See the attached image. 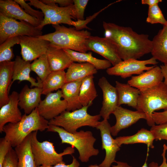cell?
Masks as SVG:
<instances>
[{"label":"cell","mask_w":167,"mask_h":167,"mask_svg":"<svg viewBox=\"0 0 167 167\" xmlns=\"http://www.w3.org/2000/svg\"><path fill=\"white\" fill-rule=\"evenodd\" d=\"M103 26L105 37L114 45L123 60L137 59L151 52L152 42L148 35L139 34L130 27L105 21Z\"/></svg>","instance_id":"cell-1"},{"label":"cell","mask_w":167,"mask_h":167,"mask_svg":"<svg viewBox=\"0 0 167 167\" xmlns=\"http://www.w3.org/2000/svg\"><path fill=\"white\" fill-rule=\"evenodd\" d=\"M54 32L42 35L39 38L49 42V46L58 49H69L86 53L87 40L91 36L87 30L78 31L75 28H67L59 24L52 25Z\"/></svg>","instance_id":"cell-2"},{"label":"cell","mask_w":167,"mask_h":167,"mask_svg":"<svg viewBox=\"0 0 167 167\" xmlns=\"http://www.w3.org/2000/svg\"><path fill=\"white\" fill-rule=\"evenodd\" d=\"M49 122L40 115L36 108L29 114L23 115L19 122L6 124L3 130L5 133L4 138L11 143L12 147H15L33 132L43 131L47 129Z\"/></svg>","instance_id":"cell-3"},{"label":"cell","mask_w":167,"mask_h":167,"mask_svg":"<svg viewBox=\"0 0 167 167\" xmlns=\"http://www.w3.org/2000/svg\"><path fill=\"white\" fill-rule=\"evenodd\" d=\"M47 131L57 133L61 143L68 144L75 147L79 154V159L82 162H88L90 157L99 153V150L94 147L96 139L91 131L80 130L71 133L62 127L51 125H49Z\"/></svg>","instance_id":"cell-4"},{"label":"cell","mask_w":167,"mask_h":167,"mask_svg":"<svg viewBox=\"0 0 167 167\" xmlns=\"http://www.w3.org/2000/svg\"><path fill=\"white\" fill-rule=\"evenodd\" d=\"M161 109L167 111V85L163 82L140 92L136 109L145 113L147 123L151 127L155 125L152 117L153 113Z\"/></svg>","instance_id":"cell-5"},{"label":"cell","mask_w":167,"mask_h":167,"mask_svg":"<svg viewBox=\"0 0 167 167\" xmlns=\"http://www.w3.org/2000/svg\"><path fill=\"white\" fill-rule=\"evenodd\" d=\"M89 105L73 111H64L54 118L49 121V124L61 127L67 131L74 133L80 127L89 126L96 128L101 119L99 114L92 115L87 112Z\"/></svg>","instance_id":"cell-6"},{"label":"cell","mask_w":167,"mask_h":167,"mask_svg":"<svg viewBox=\"0 0 167 167\" xmlns=\"http://www.w3.org/2000/svg\"><path fill=\"white\" fill-rule=\"evenodd\" d=\"M38 131L31 133V146L36 167L40 166H52L64 163L63 156L71 155L75 152L74 147H68L59 153L55 151L54 143L45 140L39 142L37 138Z\"/></svg>","instance_id":"cell-7"},{"label":"cell","mask_w":167,"mask_h":167,"mask_svg":"<svg viewBox=\"0 0 167 167\" xmlns=\"http://www.w3.org/2000/svg\"><path fill=\"white\" fill-rule=\"evenodd\" d=\"M41 30L24 21H18L7 17L0 13V44L7 39L24 36L38 37Z\"/></svg>","instance_id":"cell-8"},{"label":"cell","mask_w":167,"mask_h":167,"mask_svg":"<svg viewBox=\"0 0 167 167\" xmlns=\"http://www.w3.org/2000/svg\"><path fill=\"white\" fill-rule=\"evenodd\" d=\"M158 63L153 57L144 60L130 59L122 60L116 65L106 70L107 74L110 75L120 76L123 79L131 76L133 75H139L145 71H148L155 66H147V65H156Z\"/></svg>","instance_id":"cell-9"},{"label":"cell","mask_w":167,"mask_h":167,"mask_svg":"<svg viewBox=\"0 0 167 167\" xmlns=\"http://www.w3.org/2000/svg\"><path fill=\"white\" fill-rule=\"evenodd\" d=\"M62 98V92L59 90L46 95L37 107L40 115L49 121L66 110L67 103Z\"/></svg>","instance_id":"cell-10"},{"label":"cell","mask_w":167,"mask_h":167,"mask_svg":"<svg viewBox=\"0 0 167 167\" xmlns=\"http://www.w3.org/2000/svg\"><path fill=\"white\" fill-rule=\"evenodd\" d=\"M111 126L108 120L100 122L96 128L100 130L102 140V148L105 152L104 159L99 165L100 167H110L112 164L116 162L115 158L120 147L111 136Z\"/></svg>","instance_id":"cell-11"},{"label":"cell","mask_w":167,"mask_h":167,"mask_svg":"<svg viewBox=\"0 0 167 167\" xmlns=\"http://www.w3.org/2000/svg\"><path fill=\"white\" fill-rule=\"evenodd\" d=\"M86 45L88 50L101 55L114 66L122 61L114 45L107 38L90 36L87 40Z\"/></svg>","instance_id":"cell-12"},{"label":"cell","mask_w":167,"mask_h":167,"mask_svg":"<svg viewBox=\"0 0 167 167\" xmlns=\"http://www.w3.org/2000/svg\"><path fill=\"white\" fill-rule=\"evenodd\" d=\"M21 54L24 60L30 62L46 54L49 42L39 37L24 36H19Z\"/></svg>","instance_id":"cell-13"},{"label":"cell","mask_w":167,"mask_h":167,"mask_svg":"<svg viewBox=\"0 0 167 167\" xmlns=\"http://www.w3.org/2000/svg\"><path fill=\"white\" fill-rule=\"evenodd\" d=\"M98 85L103 93L102 106L99 114L103 119L108 120L110 115L118 106L117 91L116 87L111 84L104 76L99 79Z\"/></svg>","instance_id":"cell-14"},{"label":"cell","mask_w":167,"mask_h":167,"mask_svg":"<svg viewBox=\"0 0 167 167\" xmlns=\"http://www.w3.org/2000/svg\"><path fill=\"white\" fill-rule=\"evenodd\" d=\"M113 114L115 117L116 122L111 127L110 131L111 135L114 136L117 135L122 130L131 126L140 119H146V115L142 111H133L121 106H118Z\"/></svg>","instance_id":"cell-15"},{"label":"cell","mask_w":167,"mask_h":167,"mask_svg":"<svg viewBox=\"0 0 167 167\" xmlns=\"http://www.w3.org/2000/svg\"><path fill=\"white\" fill-rule=\"evenodd\" d=\"M163 79L160 67L155 65L150 70L132 76L127 83L141 92L159 84L163 82Z\"/></svg>","instance_id":"cell-16"},{"label":"cell","mask_w":167,"mask_h":167,"mask_svg":"<svg viewBox=\"0 0 167 167\" xmlns=\"http://www.w3.org/2000/svg\"><path fill=\"white\" fill-rule=\"evenodd\" d=\"M0 13L8 18L26 22L35 27L38 26L41 22L27 13L14 0H0Z\"/></svg>","instance_id":"cell-17"},{"label":"cell","mask_w":167,"mask_h":167,"mask_svg":"<svg viewBox=\"0 0 167 167\" xmlns=\"http://www.w3.org/2000/svg\"><path fill=\"white\" fill-rule=\"evenodd\" d=\"M19 93L13 91L9 95L8 102L3 105L0 109V132H3L4 126L8 123H14L22 119V115L18 108Z\"/></svg>","instance_id":"cell-18"},{"label":"cell","mask_w":167,"mask_h":167,"mask_svg":"<svg viewBox=\"0 0 167 167\" xmlns=\"http://www.w3.org/2000/svg\"><path fill=\"white\" fill-rule=\"evenodd\" d=\"M42 94L41 88H30L26 84L19 94V106L25 114H28L37 108L41 102Z\"/></svg>","instance_id":"cell-19"},{"label":"cell","mask_w":167,"mask_h":167,"mask_svg":"<svg viewBox=\"0 0 167 167\" xmlns=\"http://www.w3.org/2000/svg\"><path fill=\"white\" fill-rule=\"evenodd\" d=\"M14 67L12 80L9 88V91L13 83L15 80L21 82L27 81L31 84V87H33L42 88V82L38 77L36 79L30 76V73L31 70L30 62L26 61L19 56H17L15 58Z\"/></svg>","instance_id":"cell-20"},{"label":"cell","mask_w":167,"mask_h":167,"mask_svg":"<svg viewBox=\"0 0 167 167\" xmlns=\"http://www.w3.org/2000/svg\"><path fill=\"white\" fill-rule=\"evenodd\" d=\"M15 61L0 63V107L9 100V88L12 80Z\"/></svg>","instance_id":"cell-21"},{"label":"cell","mask_w":167,"mask_h":167,"mask_svg":"<svg viewBox=\"0 0 167 167\" xmlns=\"http://www.w3.org/2000/svg\"><path fill=\"white\" fill-rule=\"evenodd\" d=\"M82 80L66 82L61 88L62 98L67 103L66 110L73 111L83 107L79 100L80 88Z\"/></svg>","instance_id":"cell-22"},{"label":"cell","mask_w":167,"mask_h":167,"mask_svg":"<svg viewBox=\"0 0 167 167\" xmlns=\"http://www.w3.org/2000/svg\"><path fill=\"white\" fill-rule=\"evenodd\" d=\"M46 54L51 71H64L74 62L63 49L49 46Z\"/></svg>","instance_id":"cell-23"},{"label":"cell","mask_w":167,"mask_h":167,"mask_svg":"<svg viewBox=\"0 0 167 167\" xmlns=\"http://www.w3.org/2000/svg\"><path fill=\"white\" fill-rule=\"evenodd\" d=\"M151 53L152 57L164 64L167 65V20L162 29L152 40Z\"/></svg>","instance_id":"cell-24"},{"label":"cell","mask_w":167,"mask_h":167,"mask_svg":"<svg viewBox=\"0 0 167 167\" xmlns=\"http://www.w3.org/2000/svg\"><path fill=\"white\" fill-rule=\"evenodd\" d=\"M115 87L118 95V106L126 104L136 109L140 91L128 83H122L118 81L115 82Z\"/></svg>","instance_id":"cell-25"},{"label":"cell","mask_w":167,"mask_h":167,"mask_svg":"<svg viewBox=\"0 0 167 167\" xmlns=\"http://www.w3.org/2000/svg\"><path fill=\"white\" fill-rule=\"evenodd\" d=\"M97 72V70L90 63L74 62L68 68L66 72V83L83 79Z\"/></svg>","instance_id":"cell-26"},{"label":"cell","mask_w":167,"mask_h":167,"mask_svg":"<svg viewBox=\"0 0 167 167\" xmlns=\"http://www.w3.org/2000/svg\"><path fill=\"white\" fill-rule=\"evenodd\" d=\"M31 133L15 147L18 158L17 167H36L31 146Z\"/></svg>","instance_id":"cell-27"},{"label":"cell","mask_w":167,"mask_h":167,"mask_svg":"<svg viewBox=\"0 0 167 167\" xmlns=\"http://www.w3.org/2000/svg\"><path fill=\"white\" fill-rule=\"evenodd\" d=\"M116 142L120 147L123 144L143 143L147 144L148 147L154 148V136L150 131L142 128L135 134L130 136H119L115 139Z\"/></svg>","instance_id":"cell-28"},{"label":"cell","mask_w":167,"mask_h":167,"mask_svg":"<svg viewBox=\"0 0 167 167\" xmlns=\"http://www.w3.org/2000/svg\"><path fill=\"white\" fill-rule=\"evenodd\" d=\"M64 50L70 57L73 62H87L93 65L97 70H104L110 67L111 63L107 60L100 59L93 57L91 52L82 53L69 49Z\"/></svg>","instance_id":"cell-29"},{"label":"cell","mask_w":167,"mask_h":167,"mask_svg":"<svg viewBox=\"0 0 167 167\" xmlns=\"http://www.w3.org/2000/svg\"><path fill=\"white\" fill-rule=\"evenodd\" d=\"M93 75L88 76L82 80L80 88L79 100L83 106H91L97 96Z\"/></svg>","instance_id":"cell-30"},{"label":"cell","mask_w":167,"mask_h":167,"mask_svg":"<svg viewBox=\"0 0 167 167\" xmlns=\"http://www.w3.org/2000/svg\"><path fill=\"white\" fill-rule=\"evenodd\" d=\"M66 83V72L64 70L52 71L42 82V94L46 95L61 89Z\"/></svg>","instance_id":"cell-31"},{"label":"cell","mask_w":167,"mask_h":167,"mask_svg":"<svg viewBox=\"0 0 167 167\" xmlns=\"http://www.w3.org/2000/svg\"><path fill=\"white\" fill-rule=\"evenodd\" d=\"M72 19H76L75 11L74 5H71L67 10L58 13L45 22H41L37 27L42 30L45 25L49 24H64L74 26V21Z\"/></svg>","instance_id":"cell-32"},{"label":"cell","mask_w":167,"mask_h":167,"mask_svg":"<svg viewBox=\"0 0 167 167\" xmlns=\"http://www.w3.org/2000/svg\"><path fill=\"white\" fill-rule=\"evenodd\" d=\"M28 1H29L28 3L29 5L41 10L44 15V19L42 22H45L56 14L67 10L71 6L64 7H59L55 4H46L40 0Z\"/></svg>","instance_id":"cell-33"},{"label":"cell","mask_w":167,"mask_h":167,"mask_svg":"<svg viewBox=\"0 0 167 167\" xmlns=\"http://www.w3.org/2000/svg\"><path fill=\"white\" fill-rule=\"evenodd\" d=\"M31 70L34 72L42 82L52 72L46 54L34 60L31 63Z\"/></svg>","instance_id":"cell-34"},{"label":"cell","mask_w":167,"mask_h":167,"mask_svg":"<svg viewBox=\"0 0 167 167\" xmlns=\"http://www.w3.org/2000/svg\"><path fill=\"white\" fill-rule=\"evenodd\" d=\"M19 43V36H15L7 39L0 45V63L11 61L14 56L12 47Z\"/></svg>","instance_id":"cell-35"},{"label":"cell","mask_w":167,"mask_h":167,"mask_svg":"<svg viewBox=\"0 0 167 167\" xmlns=\"http://www.w3.org/2000/svg\"><path fill=\"white\" fill-rule=\"evenodd\" d=\"M146 21L152 24H161L163 25L167 22L158 4L149 7Z\"/></svg>","instance_id":"cell-36"},{"label":"cell","mask_w":167,"mask_h":167,"mask_svg":"<svg viewBox=\"0 0 167 167\" xmlns=\"http://www.w3.org/2000/svg\"><path fill=\"white\" fill-rule=\"evenodd\" d=\"M150 131L153 135L155 140H167V122L151 126Z\"/></svg>","instance_id":"cell-37"},{"label":"cell","mask_w":167,"mask_h":167,"mask_svg":"<svg viewBox=\"0 0 167 167\" xmlns=\"http://www.w3.org/2000/svg\"><path fill=\"white\" fill-rule=\"evenodd\" d=\"M14 0L19 4L28 14L38 19L41 22L43 21L44 15L42 11L33 9L31 7L30 5L26 2L25 0Z\"/></svg>","instance_id":"cell-38"},{"label":"cell","mask_w":167,"mask_h":167,"mask_svg":"<svg viewBox=\"0 0 167 167\" xmlns=\"http://www.w3.org/2000/svg\"><path fill=\"white\" fill-rule=\"evenodd\" d=\"M88 2V0H73V5L77 20H84V12Z\"/></svg>","instance_id":"cell-39"},{"label":"cell","mask_w":167,"mask_h":167,"mask_svg":"<svg viewBox=\"0 0 167 167\" xmlns=\"http://www.w3.org/2000/svg\"><path fill=\"white\" fill-rule=\"evenodd\" d=\"M18 158L15 150L11 148L6 156L2 167H17Z\"/></svg>","instance_id":"cell-40"},{"label":"cell","mask_w":167,"mask_h":167,"mask_svg":"<svg viewBox=\"0 0 167 167\" xmlns=\"http://www.w3.org/2000/svg\"><path fill=\"white\" fill-rule=\"evenodd\" d=\"M11 143L5 138L0 139V167H2L6 155L12 148Z\"/></svg>","instance_id":"cell-41"},{"label":"cell","mask_w":167,"mask_h":167,"mask_svg":"<svg viewBox=\"0 0 167 167\" xmlns=\"http://www.w3.org/2000/svg\"><path fill=\"white\" fill-rule=\"evenodd\" d=\"M109 5L101 9L97 12L94 13L92 15L87 17L85 19L83 20H77L75 21L74 26L75 27V29L78 31H80L84 28H87V29H90L87 26V24L94 19L102 11L108 7Z\"/></svg>","instance_id":"cell-42"},{"label":"cell","mask_w":167,"mask_h":167,"mask_svg":"<svg viewBox=\"0 0 167 167\" xmlns=\"http://www.w3.org/2000/svg\"><path fill=\"white\" fill-rule=\"evenodd\" d=\"M152 117L155 123L158 125L167 122V111L162 112H154Z\"/></svg>","instance_id":"cell-43"},{"label":"cell","mask_w":167,"mask_h":167,"mask_svg":"<svg viewBox=\"0 0 167 167\" xmlns=\"http://www.w3.org/2000/svg\"><path fill=\"white\" fill-rule=\"evenodd\" d=\"M40 1L46 4H58L62 7L73 5V0H41Z\"/></svg>","instance_id":"cell-44"},{"label":"cell","mask_w":167,"mask_h":167,"mask_svg":"<svg viewBox=\"0 0 167 167\" xmlns=\"http://www.w3.org/2000/svg\"><path fill=\"white\" fill-rule=\"evenodd\" d=\"M163 148V152L161 154L163 158V161L161 164L159 166L157 163L152 162L149 164L148 167H167V160L165 156L167 150V146L165 144H164Z\"/></svg>","instance_id":"cell-45"},{"label":"cell","mask_w":167,"mask_h":167,"mask_svg":"<svg viewBox=\"0 0 167 167\" xmlns=\"http://www.w3.org/2000/svg\"><path fill=\"white\" fill-rule=\"evenodd\" d=\"M72 163L69 165H66L65 163H60L52 166H40L38 167H79L80 164L77 159L73 156Z\"/></svg>","instance_id":"cell-46"},{"label":"cell","mask_w":167,"mask_h":167,"mask_svg":"<svg viewBox=\"0 0 167 167\" xmlns=\"http://www.w3.org/2000/svg\"><path fill=\"white\" fill-rule=\"evenodd\" d=\"M117 165H113L112 167H132L129 165L127 163L121 161H117ZM88 167H100L99 165H90Z\"/></svg>","instance_id":"cell-47"},{"label":"cell","mask_w":167,"mask_h":167,"mask_svg":"<svg viewBox=\"0 0 167 167\" xmlns=\"http://www.w3.org/2000/svg\"><path fill=\"white\" fill-rule=\"evenodd\" d=\"M161 0H142L141 3L143 4H147L149 7L158 4L161 2Z\"/></svg>","instance_id":"cell-48"},{"label":"cell","mask_w":167,"mask_h":167,"mask_svg":"<svg viewBox=\"0 0 167 167\" xmlns=\"http://www.w3.org/2000/svg\"><path fill=\"white\" fill-rule=\"evenodd\" d=\"M164 80V83L167 85V65L162 64L160 66Z\"/></svg>","instance_id":"cell-49"},{"label":"cell","mask_w":167,"mask_h":167,"mask_svg":"<svg viewBox=\"0 0 167 167\" xmlns=\"http://www.w3.org/2000/svg\"><path fill=\"white\" fill-rule=\"evenodd\" d=\"M148 156V154L147 155V156L146 157V160H145V162L144 164H143V165L142 166V167H148L147 165V159Z\"/></svg>","instance_id":"cell-50"}]
</instances>
